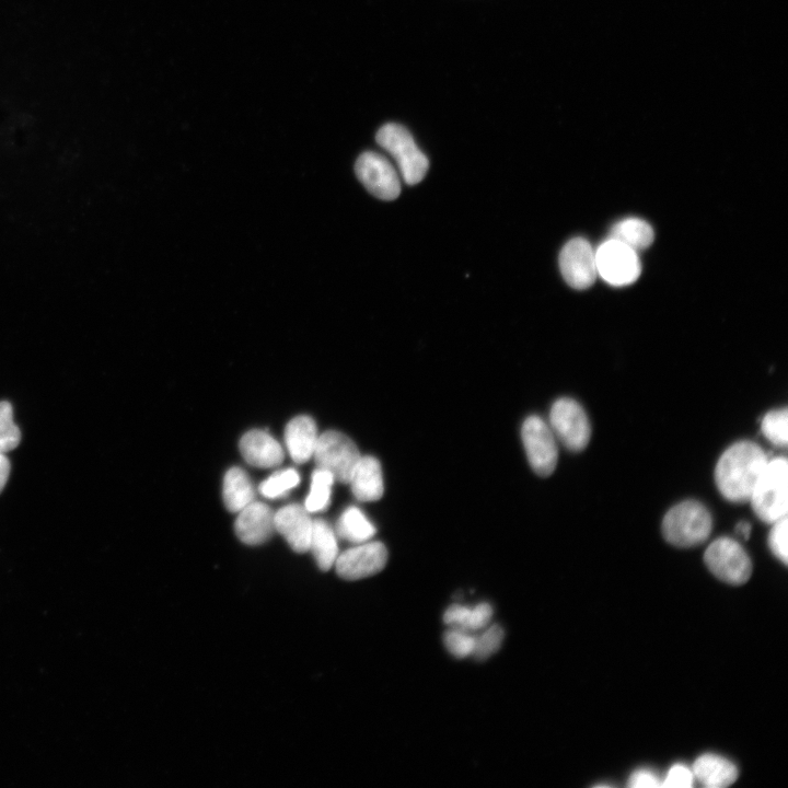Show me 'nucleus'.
<instances>
[{
    "label": "nucleus",
    "mask_w": 788,
    "mask_h": 788,
    "mask_svg": "<svg viewBox=\"0 0 788 788\" xmlns=\"http://www.w3.org/2000/svg\"><path fill=\"white\" fill-rule=\"evenodd\" d=\"M767 462L764 450L753 441L741 440L730 445L715 467V483L721 496L735 503L749 501Z\"/></svg>",
    "instance_id": "obj_1"
},
{
    "label": "nucleus",
    "mask_w": 788,
    "mask_h": 788,
    "mask_svg": "<svg viewBox=\"0 0 788 788\" xmlns=\"http://www.w3.org/2000/svg\"><path fill=\"white\" fill-rule=\"evenodd\" d=\"M711 529V514L697 500H684L673 506L661 523L664 540L682 548L703 544L709 537Z\"/></svg>",
    "instance_id": "obj_2"
},
{
    "label": "nucleus",
    "mask_w": 788,
    "mask_h": 788,
    "mask_svg": "<svg viewBox=\"0 0 788 788\" xmlns=\"http://www.w3.org/2000/svg\"><path fill=\"white\" fill-rule=\"evenodd\" d=\"M749 501L757 518L773 523L788 512V462L775 457L767 462L754 485Z\"/></svg>",
    "instance_id": "obj_3"
},
{
    "label": "nucleus",
    "mask_w": 788,
    "mask_h": 788,
    "mask_svg": "<svg viewBox=\"0 0 788 788\" xmlns=\"http://www.w3.org/2000/svg\"><path fill=\"white\" fill-rule=\"evenodd\" d=\"M375 139L395 159L406 184L415 185L425 177L429 161L404 126L387 123L379 129Z\"/></svg>",
    "instance_id": "obj_4"
},
{
    "label": "nucleus",
    "mask_w": 788,
    "mask_h": 788,
    "mask_svg": "<svg viewBox=\"0 0 788 788\" xmlns=\"http://www.w3.org/2000/svg\"><path fill=\"white\" fill-rule=\"evenodd\" d=\"M704 563L715 577L729 584H743L752 573L750 556L731 537L722 536L711 542L705 551Z\"/></svg>",
    "instance_id": "obj_5"
},
{
    "label": "nucleus",
    "mask_w": 788,
    "mask_h": 788,
    "mask_svg": "<svg viewBox=\"0 0 788 788\" xmlns=\"http://www.w3.org/2000/svg\"><path fill=\"white\" fill-rule=\"evenodd\" d=\"M312 457L317 467L329 472L335 480L348 483L361 455L349 437L328 430L318 436Z\"/></svg>",
    "instance_id": "obj_6"
},
{
    "label": "nucleus",
    "mask_w": 788,
    "mask_h": 788,
    "mask_svg": "<svg viewBox=\"0 0 788 788\" xmlns=\"http://www.w3.org/2000/svg\"><path fill=\"white\" fill-rule=\"evenodd\" d=\"M553 433L570 451L580 452L589 443L591 426L582 406L570 397L556 399L551 408Z\"/></svg>",
    "instance_id": "obj_7"
},
{
    "label": "nucleus",
    "mask_w": 788,
    "mask_h": 788,
    "mask_svg": "<svg viewBox=\"0 0 788 788\" xmlns=\"http://www.w3.org/2000/svg\"><path fill=\"white\" fill-rule=\"evenodd\" d=\"M595 265L602 279L616 287L633 283L641 270L637 252L612 237L595 250Z\"/></svg>",
    "instance_id": "obj_8"
},
{
    "label": "nucleus",
    "mask_w": 788,
    "mask_h": 788,
    "mask_svg": "<svg viewBox=\"0 0 788 788\" xmlns=\"http://www.w3.org/2000/svg\"><path fill=\"white\" fill-rule=\"evenodd\" d=\"M521 438L532 470L542 477L553 474L558 450L549 426L536 415L529 416L523 421Z\"/></svg>",
    "instance_id": "obj_9"
},
{
    "label": "nucleus",
    "mask_w": 788,
    "mask_h": 788,
    "mask_svg": "<svg viewBox=\"0 0 788 788\" xmlns=\"http://www.w3.org/2000/svg\"><path fill=\"white\" fill-rule=\"evenodd\" d=\"M358 179L375 197L393 200L401 193V179L395 167L383 155L367 151L356 161Z\"/></svg>",
    "instance_id": "obj_10"
},
{
    "label": "nucleus",
    "mask_w": 788,
    "mask_h": 788,
    "mask_svg": "<svg viewBox=\"0 0 788 788\" xmlns=\"http://www.w3.org/2000/svg\"><path fill=\"white\" fill-rule=\"evenodd\" d=\"M387 549L381 542H363L338 554L335 560L337 575L354 581L380 572L386 565Z\"/></svg>",
    "instance_id": "obj_11"
},
{
    "label": "nucleus",
    "mask_w": 788,
    "mask_h": 788,
    "mask_svg": "<svg viewBox=\"0 0 788 788\" xmlns=\"http://www.w3.org/2000/svg\"><path fill=\"white\" fill-rule=\"evenodd\" d=\"M559 268L566 282L575 289H587L598 275L595 251L583 237L569 240L560 251Z\"/></svg>",
    "instance_id": "obj_12"
},
{
    "label": "nucleus",
    "mask_w": 788,
    "mask_h": 788,
    "mask_svg": "<svg viewBox=\"0 0 788 788\" xmlns=\"http://www.w3.org/2000/svg\"><path fill=\"white\" fill-rule=\"evenodd\" d=\"M234 530L244 544H263L275 531V513L267 505L252 501L239 511Z\"/></svg>",
    "instance_id": "obj_13"
},
{
    "label": "nucleus",
    "mask_w": 788,
    "mask_h": 788,
    "mask_svg": "<svg viewBox=\"0 0 788 788\" xmlns=\"http://www.w3.org/2000/svg\"><path fill=\"white\" fill-rule=\"evenodd\" d=\"M300 505H289L275 513V531L279 532L297 553L309 552L313 520Z\"/></svg>",
    "instance_id": "obj_14"
},
{
    "label": "nucleus",
    "mask_w": 788,
    "mask_h": 788,
    "mask_svg": "<svg viewBox=\"0 0 788 788\" xmlns=\"http://www.w3.org/2000/svg\"><path fill=\"white\" fill-rule=\"evenodd\" d=\"M239 448L244 460L256 467L277 466L285 457L279 442L263 430L247 431L241 438Z\"/></svg>",
    "instance_id": "obj_15"
},
{
    "label": "nucleus",
    "mask_w": 788,
    "mask_h": 788,
    "mask_svg": "<svg viewBox=\"0 0 788 788\" xmlns=\"http://www.w3.org/2000/svg\"><path fill=\"white\" fill-rule=\"evenodd\" d=\"M318 436L311 417L302 415L291 419L285 429L286 447L291 459L299 464L309 461L313 456Z\"/></svg>",
    "instance_id": "obj_16"
},
{
    "label": "nucleus",
    "mask_w": 788,
    "mask_h": 788,
    "mask_svg": "<svg viewBox=\"0 0 788 788\" xmlns=\"http://www.w3.org/2000/svg\"><path fill=\"white\" fill-rule=\"evenodd\" d=\"M354 496L360 501H376L384 491L380 462L373 456H361L348 482Z\"/></svg>",
    "instance_id": "obj_17"
},
{
    "label": "nucleus",
    "mask_w": 788,
    "mask_h": 788,
    "mask_svg": "<svg viewBox=\"0 0 788 788\" xmlns=\"http://www.w3.org/2000/svg\"><path fill=\"white\" fill-rule=\"evenodd\" d=\"M694 777L708 788H722L738 778V768L729 760L707 753L698 756L692 767Z\"/></svg>",
    "instance_id": "obj_18"
},
{
    "label": "nucleus",
    "mask_w": 788,
    "mask_h": 788,
    "mask_svg": "<svg viewBox=\"0 0 788 788\" xmlns=\"http://www.w3.org/2000/svg\"><path fill=\"white\" fill-rule=\"evenodd\" d=\"M222 497L225 508L231 512H239L254 501V487L244 470L231 467L225 473Z\"/></svg>",
    "instance_id": "obj_19"
},
{
    "label": "nucleus",
    "mask_w": 788,
    "mask_h": 788,
    "mask_svg": "<svg viewBox=\"0 0 788 788\" xmlns=\"http://www.w3.org/2000/svg\"><path fill=\"white\" fill-rule=\"evenodd\" d=\"M493 617V607L487 602H482L474 607L453 604L443 614V622L450 627L467 631L482 630L487 627Z\"/></svg>",
    "instance_id": "obj_20"
},
{
    "label": "nucleus",
    "mask_w": 788,
    "mask_h": 788,
    "mask_svg": "<svg viewBox=\"0 0 788 788\" xmlns=\"http://www.w3.org/2000/svg\"><path fill=\"white\" fill-rule=\"evenodd\" d=\"M309 551H311L318 568L329 570L338 556L336 535L327 522L313 520Z\"/></svg>",
    "instance_id": "obj_21"
},
{
    "label": "nucleus",
    "mask_w": 788,
    "mask_h": 788,
    "mask_svg": "<svg viewBox=\"0 0 788 788\" xmlns=\"http://www.w3.org/2000/svg\"><path fill=\"white\" fill-rule=\"evenodd\" d=\"M611 237L638 252L652 243L654 233L651 225L645 220L627 218L613 225Z\"/></svg>",
    "instance_id": "obj_22"
},
{
    "label": "nucleus",
    "mask_w": 788,
    "mask_h": 788,
    "mask_svg": "<svg viewBox=\"0 0 788 788\" xmlns=\"http://www.w3.org/2000/svg\"><path fill=\"white\" fill-rule=\"evenodd\" d=\"M336 531L344 540L359 544L370 541L375 533V528L360 509L349 507L339 517Z\"/></svg>",
    "instance_id": "obj_23"
},
{
    "label": "nucleus",
    "mask_w": 788,
    "mask_h": 788,
    "mask_svg": "<svg viewBox=\"0 0 788 788\" xmlns=\"http://www.w3.org/2000/svg\"><path fill=\"white\" fill-rule=\"evenodd\" d=\"M334 480V476L323 468L316 467L313 471L310 493L304 505L309 512H318L326 509L331 500Z\"/></svg>",
    "instance_id": "obj_24"
},
{
    "label": "nucleus",
    "mask_w": 788,
    "mask_h": 788,
    "mask_svg": "<svg viewBox=\"0 0 788 788\" xmlns=\"http://www.w3.org/2000/svg\"><path fill=\"white\" fill-rule=\"evenodd\" d=\"M762 433L774 445L786 448L788 443V412L779 408L768 412L762 419Z\"/></svg>",
    "instance_id": "obj_25"
},
{
    "label": "nucleus",
    "mask_w": 788,
    "mask_h": 788,
    "mask_svg": "<svg viewBox=\"0 0 788 788\" xmlns=\"http://www.w3.org/2000/svg\"><path fill=\"white\" fill-rule=\"evenodd\" d=\"M299 482V473L293 468H287L274 473L260 483L259 491L266 498H277L296 487Z\"/></svg>",
    "instance_id": "obj_26"
},
{
    "label": "nucleus",
    "mask_w": 788,
    "mask_h": 788,
    "mask_svg": "<svg viewBox=\"0 0 788 788\" xmlns=\"http://www.w3.org/2000/svg\"><path fill=\"white\" fill-rule=\"evenodd\" d=\"M505 633L501 626L494 624L487 626L475 636V647L472 657L483 661L497 652L502 644Z\"/></svg>",
    "instance_id": "obj_27"
},
{
    "label": "nucleus",
    "mask_w": 788,
    "mask_h": 788,
    "mask_svg": "<svg viewBox=\"0 0 788 788\" xmlns=\"http://www.w3.org/2000/svg\"><path fill=\"white\" fill-rule=\"evenodd\" d=\"M21 440V432L13 420V409L9 402H0V451L15 449Z\"/></svg>",
    "instance_id": "obj_28"
},
{
    "label": "nucleus",
    "mask_w": 788,
    "mask_h": 788,
    "mask_svg": "<svg viewBox=\"0 0 788 788\" xmlns=\"http://www.w3.org/2000/svg\"><path fill=\"white\" fill-rule=\"evenodd\" d=\"M443 641L448 651L456 658H466L473 654L475 635L460 628L451 627L445 631Z\"/></svg>",
    "instance_id": "obj_29"
},
{
    "label": "nucleus",
    "mask_w": 788,
    "mask_h": 788,
    "mask_svg": "<svg viewBox=\"0 0 788 788\" xmlns=\"http://www.w3.org/2000/svg\"><path fill=\"white\" fill-rule=\"evenodd\" d=\"M773 526L768 534V546L772 553L785 565L788 560L787 534L788 520L787 515L772 523Z\"/></svg>",
    "instance_id": "obj_30"
},
{
    "label": "nucleus",
    "mask_w": 788,
    "mask_h": 788,
    "mask_svg": "<svg viewBox=\"0 0 788 788\" xmlns=\"http://www.w3.org/2000/svg\"><path fill=\"white\" fill-rule=\"evenodd\" d=\"M694 775L693 772L683 764L673 765L663 781L661 787L667 788H688L693 786Z\"/></svg>",
    "instance_id": "obj_31"
},
{
    "label": "nucleus",
    "mask_w": 788,
    "mask_h": 788,
    "mask_svg": "<svg viewBox=\"0 0 788 788\" xmlns=\"http://www.w3.org/2000/svg\"><path fill=\"white\" fill-rule=\"evenodd\" d=\"M628 787L631 788H650L661 787L660 779L658 776L648 769H638L634 772L628 780Z\"/></svg>",
    "instance_id": "obj_32"
},
{
    "label": "nucleus",
    "mask_w": 788,
    "mask_h": 788,
    "mask_svg": "<svg viewBox=\"0 0 788 788\" xmlns=\"http://www.w3.org/2000/svg\"><path fill=\"white\" fill-rule=\"evenodd\" d=\"M10 473V462L4 452L0 451V493L5 486Z\"/></svg>",
    "instance_id": "obj_33"
},
{
    "label": "nucleus",
    "mask_w": 788,
    "mask_h": 788,
    "mask_svg": "<svg viewBox=\"0 0 788 788\" xmlns=\"http://www.w3.org/2000/svg\"><path fill=\"white\" fill-rule=\"evenodd\" d=\"M737 532L740 533L745 540H749L751 534V524L746 521H740L737 524Z\"/></svg>",
    "instance_id": "obj_34"
}]
</instances>
